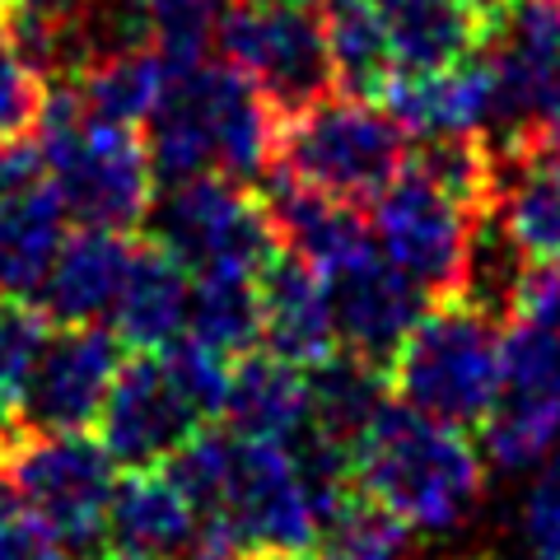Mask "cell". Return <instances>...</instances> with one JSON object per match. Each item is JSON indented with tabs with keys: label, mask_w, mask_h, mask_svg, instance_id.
Segmentation results:
<instances>
[{
	"label": "cell",
	"mask_w": 560,
	"mask_h": 560,
	"mask_svg": "<svg viewBox=\"0 0 560 560\" xmlns=\"http://www.w3.org/2000/svg\"><path fill=\"white\" fill-rule=\"evenodd\" d=\"M140 136L160 187L201 173H224L257 187L276 168L280 113L238 66L197 61L168 70V90Z\"/></svg>",
	"instance_id": "1"
},
{
	"label": "cell",
	"mask_w": 560,
	"mask_h": 560,
	"mask_svg": "<svg viewBox=\"0 0 560 560\" xmlns=\"http://www.w3.org/2000/svg\"><path fill=\"white\" fill-rule=\"evenodd\" d=\"M486 481V453L458 425L407 401H388L355 444L360 495L393 510L411 533H448L471 514Z\"/></svg>",
	"instance_id": "2"
},
{
	"label": "cell",
	"mask_w": 560,
	"mask_h": 560,
	"mask_svg": "<svg viewBox=\"0 0 560 560\" xmlns=\"http://www.w3.org/2000/svg\"><path fill=\"white\" fill-rule=\"evenodd\" d=\"M38 145L47 160V183L57 187L75 224L121 234L145 224L160 183H154V164L140 131L94 121L75 84H47Z\"/></svg>",
	"instance_id": "3"
},
{
	"label": "cell",
	"mask_w": 560,
	"mask_h": 560,
	"mask_svg": "<svg viewBox=\"0 0 560 560\" xmlns=\"http://www.w3.org/2000/svg\"><path fill=\"white\" fill-rule=\"evenodd\" d=\"M388 383L397 401L444 425H481L504 383L500 323L467 300H440L397 350Z\"/></svg>",
	"instance_id": "4"
},
{
	"label": "cell",
	"mask_w": 560,
	"mask_h": 560,
	"mask_svg": "<svg viewBox=\"0 0 560 560\" xmlns=\"http://www.w3.org/2000/svg\"><path fill=\"white\" fill-rule=\"evenodd\" d=\"M0 481L28 504L75 560L103 556V518L117 490V458L90 430H10L0 440Z\"/></svg>",
	"instance_id": "5"
},
{
	"label": "cell",
	"mask_w": 560,
	"mask_h": 560,
	"mask_svg": "<svg viewBox=\"0 0 560 560\" xmlns=\"http://www.w3.org/2000/svg\"><path fill=\"white\" fill-rule=\"evenodd\" d=\"M411 160L407 131L374 98L331 90L308 108L280 117L276 164L327 197L370 206Z\"/></svg>",
	"instance_id": "6"
},
{
	"label": "cell",
	"mask_w": 560,
	"mask_h": 560,
	"mask_svg": "<svg viewBox=\"0 0 560 560\" xmlns=\"http://www.w3.org/2000/svg\"><path fill=\"white\" fill-rule=\"evenodd\" d=\"M145 234L178 257L191 276H261V267L280 253L261 197L224 173H201V178L160 187L145 215Z\"/></svg>",
	"instance_id": "7"
},
{
	"label": "cell",
	"mask_w": 560,
	"mask_h": 560,
	"mask_svg": "<svg viewBox=\"0 0 560 560\" xmlns=\"http://www.w3.org/2000/svg\"><path fill=\"white\" fill-rule=\"evenodd\" d=\"M504 383L481 420V453L500 471L547 463L560 444V318L514 313L500 323Z\"/></svg>",
	"instance_id": "8"
},
{
	"label": "cell",
	"mask_w": 560,
	"mask_h": 560,
	"mask_svg": "<svg viewBox=\"0 0 560 560\" xmlns=\"http://www.w3.org/2000/svg\"><path fill=\"white\" fill-rule=\"evenodd\" d=\"M220 57L238 66L280 117L308 108L337 90L318 5H276V0H230L215 33Z\"/></svg>",
	"instance_id": "9"
},
{
	"label": "cell",
	"mask_w": 560,
	"mask_h": 560,
	"mask_svg": "<svg viewBox=\"0 0 560 560\" xmlns=\"http://www.w3.org/2000/svg\"><path fill=\"white\" fill-rule=\"evenodd\" d=\"M477 210L453 201L420 168H401L370 201V230L378 257L416 280L430 300H458Z\"/></svg>",
	"instance_id": "10"
},
{
	"label": "cell",
	"mask_w": 560,
	"mask_h": 560,
	"mask_svg": "<svg viewBox=\"0 0 560 560\" xmlns=\"http://www.w3.org/2000/svg\"><path fill=\"white\" fill-rule=\"evenodd\" d=\"M201 533L230 541L234 551H308L318 541V514H313L290 444L234 434L230 477H224L215 514L201 518Z\"/></svg>",
	"instance_id": "11"
},
{
	"label": "cell",
	"mask_w": 560,
	"mask_h": 560,
	"mask_svg": "<svg viewBox=\"0 0 560 560\" xmlns=\"http://www.w3.org/2000/svg\"><path fill=\"white\" fill-rule=\"evenodd\" d=\"M94 425H98V440L117 458V467L150 471V467H164L210 420L178 388L164 350H136V355L121 360Z\"/></svg>",
	"instance_id": "12"
},
{
	"label": "cell",
	"mask_w": 560,
	"mask_h": 560,
	"mask_svg": "<svg viewBox=\"0 0 560 560\" xmlns=\"http://www.w3.org/2000/svg\"><path fill=\"white\" fill-rule=\"evenodd\" d=\"M127 360V341L98 323L51 327L43 360L20 393V425L28 430H90Z\"/></svg>",
	"instance_id": "13"
},
{
	"label": "cell",
	"mask_w": 560,
	"mask_h": 560,
	"mask_svg": "<svg viewBox=\"0 0 560 560\" xmlns=\"http://www.w3.org/2000/svg\"><path fill=\"white\" fill-rule=\"evenodd\" d=\"M490 154L495 187L486 210L528 261L560 267V131L547 117L518 121L490 140Z\"/></svg>",
	"instance_id": "14"
},
{
	"label": "cell",
	"mask_w": 560,
	"mask_h": 560,
	"mask_svg": "<svg viewBox=\"0 0 560 560\" xmlns=\"http://www.w3.org/2000/svg\"><path fill=\"white\" fill-rule=\"evenodd\" d=\"M257 187H261V206H267V215H271L280 248L304 257L308 267H318L327 280L378 253L374 230H370V210L364 206L327 197V191L300 183L280 164Z\"/></svg>",
	"instance_id": "15"
},
{
	"label": "cell",
	"mask_w": 560,
	"mask_h": 560,
	"mask_svg": "<svg viewBox=\"0 0 560 560\" xmlns=\"http://www.w3.org/2000/svg\"><path fill=\"white\" fill-rule=\"evenodd\" d=\"M331 285V308H337V341L350 355L393 370L397 350L407 346L416 323L430 313V294L407 280L397 267H388L378 253L346 267Z\"/></svg>",
	"instance_id": "16"
},
{
	"label": "cell",
	"mask_w": 560,
	"mask_h": 560,
	"mask_svg": "<svg viewBox=\"0 0 560 560\" xmlns=\"http://www.w3.org/2000/svg\"><path fill=\"white\" fill-rule=\"evenodd\" d=\"M490 66L500 80V121H537L560 94V0H514L490 24Z\"/></svg>",
	"instance_id": "17"
},
{
	"label": "cell",
	"mask_w": 560,
	"mask_h": 560,
	"mask_svg": "<svg viewBox=\"0 0 560 560\" xmlns=\"http://www.w3.org/2000/svg\"><path fill=\"white\" fill-rule=\"evenodd\" d=\"M378 98L416 140L481 131L486 121H500V80L486 47L440 70H397Z\"/></svg>",
	"instance_id": "18"
},
{
	"label": "cell",
	"mask_w": 560,
	"mask_h": 560,
	"mask_svg": "<svg viewBox=\"0 0 560 560\" xmlns=\"http://www.w3.org/2000/svg\"><path fill=\"white\" fill-rule=\"evenodd\" d=\"M261 304V346L271 355L313 370L337 350V308H331V285L318 267L280 248L257 276Z\"/></svg>",
	"instance_id": "19"
},
{
	"label": "cell",
	"mask_w": 560,
	"mask_h": 560,
	"mask_svg": "<svg viewBox=\"0 0 560 560\" xmlns=\"http://www.w3.org/2000/svg\"><path fill=\"white\" fill-rule=\"evenodd\" d=\"M136 243L121 230H90L80 224L75 234H66L57 261L47 271V285L38 290L43 313L57 327L66 323H98L108 318L121 285H127Z\"/></svg>",
	"instance_id": "20"
},
{
	"label": "cell",
	"mask_w": 560,
	"mask_h": 560,
	"mask_svg": "<svg viewBox=\"0 0 560 560\" xmlns=\"http://www.w3.org/2000/svg\"><path fill=\"white\" fill-rule=\"evenodd\" d=\"M201 518L191 500L168 481L164 467L127 471L117 481L108 518H103V556L108 560H168L197 537Z\"/></svg>",
	"instance_id": "21"
},
{
	"label": "cell",
	"mask_w": 560,
	"mask_h": 560,
	"mask_svg": "<svg viewBox=\"0 0 560 560\" xmlns=\"http://www.w3.org/2000/svg\"><path fill=\"white\" fill-rule=\"evenodd\" d=\"M220 420L224 430L243 434V440L290 444L300 430H308V370L271 355L267 346L238 355Z\"/></svg>",
	"instance_id": "22"
},
{
	"label": "cell",
	"mask_w": 560,
	"mask_h": 560,
	"mask_svg": "<svg viewBox=\"0 0 560 560\" xmlns=\"http://www.w3.org/2000/svg\"><path fill=\"white\" fill-rule=\"evenodd\" d=\"M191 271L160 243H136L127 285L113 304V331L131 350H164L187 331Z\"/></svg>",
	"instance_id": "23"
},
{
	"label": "cell",
	"mask_w": 560,
	"mask_h": 560,
	"mask_svg": "<svg viewBox=\"0 0 560 560\" xmlns=\"http://www.w3.org/2000/svg\"><path fill=\"white\" fill-rule=\"evenodd\" d=\"M66 220V206L47 178L0 197V294L5 300H38L70 234Z\"/></svg>",
	"instance_id": "24"
},
{
	"label": "cell",
	"mask_w": 560,
	"mask_h": 560,
	"mask_svg": "<svg viewBox=\"0 0 560 560\" xmlns=\"http://www.w3.org/2000/svg\"><path fill=\"white\" fill-rule=\"evenodd\" d=\"M397 70H440L467 61L490 38V24L467 0H374Z\"/></svg>",
	"instance_id": "25"
},
{
	"label": "cell",
	"mask_w": 560,
	"mask_h": 560,
	"mask_svg": "<svg viewBox=\"0 0 560 560\" xmlns=\"http://www.w3.org/2000/svg\"><path fill=\"white\" fill-rule=\"evenodd\" d=\"M388 401H393L388 370L350 355L341 346L308 370V425L346 448L360 444V434L374 425Z\"/></svg>",
	"instance_id": "26"
},
{
	"label": "cell",
	"mask_w": 560,
	"mask_h": 560,
	"mask_svg": "<svg viewBox=\"0 0 560 560\" xmlns=\"http://www.w3.org/2000/svg\"><path fill=\"white\" fill-rule=\"evenodd\" d=\"M318 20L331 70H337V90L355 98L383 94V84L397 75V66L374 0H318Z\"/></svg>",
	"instance_id": "27"
},
{
	"label": "cell",
	"mask_w": 560,
	"mask_h": 560,
	"mask_svg": "<svg viewBox=\"0 0 560 560\" xmlns=\"http://www.w3.org/2000/svg\"><path fill=\"white\" fill-rule=\"evenodd\" d=\"M187 341L215 350L224 360H238L261 346V304H257V276L234 271H206L191 276V304H187Z\"/></svg>",
	"instance_id": "28"
},
{
	"label": "cell",
	"mask_w": 560,
	"mask_h": 560,
	"mask_svg": "<svg viewBox=\"0 0 560 560\" xmlns=\"http://www.w3.org/2000/svg\"><path fill=\"white\" fill-rule=\"evenodd\" d=\"M70 84H75L84 113L94 121L145 131V121L154 117V108H160V98L168 90V66L154 47H140V51H127V57H108L90 66Z\"/></svg>",
	"instance_id": "29"
},
{
	"label": "cell",
	"mask_w": 560,
	"mask_h": 560,
	"mask_svg": "<svg viewBox=\"0 0 560 560\" xmlns=\"http://www.w3.org/2000/svg\"><path fill=\"white\" fill-rule=\"evenodd\" d=\"M411 168H420L425 178L448 191L453 201H463L467 210L490 206V187H495V154L481 131H453V136H425L411 150Z\"/></svg>",
	"instance_id": "30"
},
{
	"label": "cell",
	"mask_w": 560,
	"mask_h": 560,
	"mask_svg": "<svg viewBox=\"0 0 560 560\" xmlns=\"http://www.w3.org/2000/svg\"><path fill=\"white\" fill-rule=\"evenodd\" d=\"M318 560H407L411 556V528L378 500L355 495L331 514L318 533Z\"/></svg>",
	"instance_id": "31"
},
{
	"label": "cell",
	"mask_w": 560,
	"mask_h": 560,
	"mask_svg": "<svg viewBox=\"0 0 560 560\" xmlns=\"http://www.w3.org/2000/svg\"><path fill=\"white\" fill-rule=\"evenodd\" d=\"M230 0H150L154 14V51L168 70H187L206 61Z\"/></svg>",
	"instance_id": "32"
},
{
	"label": "cell",
	"mask_w": 560,
	"mask_h": 560,
	"mask_svg": "<svg viewBox=\"0 0 560 560\" xmlns=\"http://www.w3.org/2000/svg\"><path fill=\"white\" fill-rule=\"evenodd\" d=\"M51 323L43 304L33 300H0V397H10L20 407V393L33 374V364L43 360Z\"/></svg>",
	"instance_id": "33"
},
{
	"label": "cell",
	"mask_w": 560,
	"mask_h": 560,
	"mask_svg": "<svg viewBox=\"0 0 560 560\" xmlns=\"http://www.w3.org/2000/svg\"><path fill=\"white\" fill-rule=\"evenodd\" d=\"M43 103H47V80L20 57V47L10 43L5 24H0V145L38 136Z\"/></svg>",
	"instance_id": "34"
},
{
	"label": "cell",
	"mask_w": 560,
	"mask_h": 560,
	"mask_svg": "<svg viewBox=\"0 0 560 560\" xmlns=\"http://www.w3.org/2000/svg\"><path fill=\"white\" fill-rule=\"evenodd\" d=\"M0 560H75L28 504L10 495L5 481H0Z\"/></svg>",
	"instance_id": "35"
},
{
	"label": "cell",
	"mask_w": 560,
	"mask_h": 560,
	"mask_svg": "<svg viewBox=\"0 0 560 560\" xmlns=\"http://www.w3.org/2000/svg\"><path fill=\"white\" fill-rule=\"evenodd\" d=\"M523 537L533 547V560H560V448L541 463L537 481L523 500Z\"/></svg>",
	"instance_id": "36"
},
{
	"label": "cell",
	"mask_w": 560,
	"mask_h": 560,
	"mask_svg": "<svg viewBox=\"0 0 560 560\" xmlns=\"http://www.w3.org/2000/svg\"><path fill=\"white\" fill-rule=\"evenodd\" d=\"M234 556L238 551L230 547V541H220V537H210V533L197 528V537H191L183 551H173L168 560H234Z\"/></svg>",
	"instance_id": "37"
},
{
	"label": "cell",
	"mask_w": 560,
	"mask_h": 560,
	"mask_svg": "<svg viewBox=\"0 0 560 560\" xmlns=\"http://www.w3.org/2000/svg\"><path fill=\"white\" fill-rule=\"evenodd\" d=\"M467 5H471V10H477V14H481V20H486V24H495V20H500V14H504V10H510V5H514V0H467Z\"/></svg>",
	"instance_id": "38"
},
{
	"label": "cell",
	"mask_w": 560,
	"mask_h": 560,
	"mask_svg": "<svg viewBox=\"0 0 560 560\" xmlns=\"http://www.w3.org/2000/svg\"><path fill=\"white\" fill-rule=\"evenodd\" d=\"M234 560H318V556H304V551H271V547H261V551H243Z\"/></svg>",
	"instance_id": "39"
},
{
	"label": "cell",
	"mask_w": 560,
	"mask_h": 560,
	"mask_svg": "<svg viewBox=\"0 0 560 560\" xmlns=\"http://www.w3.org/2000/svg\"><path fill=\"white\" fill-rule=\"evenodd\" d=\"M276 5H318V0H276Z\"/></svg>",
	"instance_id": "40"
},
{
	"label": "cell",
	"mask_w": 560,
	"mask_h": 560,
	"mask_svg": "<svg viewBox=\"0 0 560 560\" xmlns=\"http://www.w3.org/2000/svg\"><path fill=\"white\" fill-rule=\"evenodd\" d=\"M94 560H108V556H94Z\"/></svg>",
	"instance_id": "41"
},
{
	"label": "cell",
	"mask_w": 560,
	"mask_h": 560,
	"mask_svg": "<svg viewBox=\"0 0 560 560\" xmlns=\"http://www.w3.org/2000/svg\"><path fill=\"white\" fill-rule=\"evenodd\" d=\"M0 300H5V294H0Z\"/></svg>",
	"instance_id": "42"
},
{
	"label": "cell",
	"mask_w": 560,
	"mask_h": 560,
	"mask_svg": "<svg viewBox=\"0 0 560 560\" xmlns=\"http://www.w3.org/2000/svg\"><path fill=\"white\" fill-rule=\"evenodd\" d=\"M0 5H5V0H0Z\"/></svg>",
	"instance_id": "43"
}]
</instances>
